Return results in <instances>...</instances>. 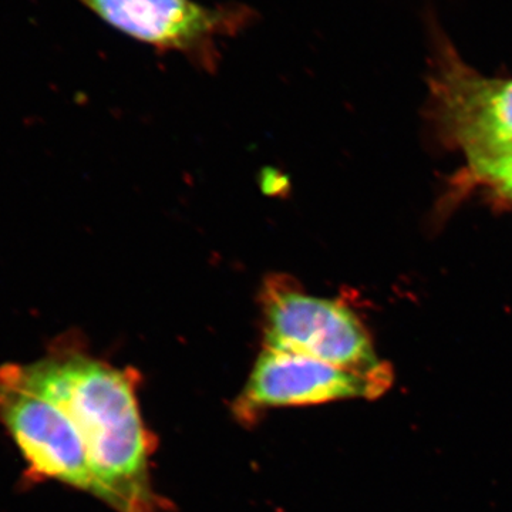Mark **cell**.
I'll return each instance as SVG.
<instances>
[{
    "instance_id": "obj_2",
    "label": "cell",
    "mask_w": 512,
    "mask_h": 512,
    "mask_svg": "<svg viewBox=\"0 0 512 512\" xmlns=\"http://www.w3.org/2000/svg\"><path fill=\"white\" fill-rule=\"evenodd\" d=\"M264 349L293 353L369 376H392L362 323L342 303L272 279L262 295Z\"/></svg>"
},
{
    "instance_id": "obj_8",
    "label": "cell",
    "mask_w": 512,
    "mask_h": 512,
    "mask_svg": "<svg viewBox=\"0 0 512 512\" xmlns=\"http://www.w3.org/2000/svg\"><path fill=\"white\" fill-rule=\"evenodd\" d=\"M501 192H504L505 195H508V197L512 198V184L507 185V187H504Z\"/></svg>"
},
{
    "instance_id": "obj_5",
    "label": "cell",
    "mask_w": 512,
    "mask_h": 512,
    "mask_svg": "<svg viewBox=\"0 0 512 512\" xmlns=\"http://www.w3.org/2000/svg\"><path fill=\"white\" fill-rule=\"evenodd\" d=\"M392 376H369L311 357L262 350L247 386L235 404L242 421L262 410L345 399H375L386 392Z\"/></svg>"
},
{
    "instance_id": "obj_6",
    "label": "cell",
    "mask_w": 512,
    "mask_h": 512,
    "mask_svg": "<svg viewBox=\"0 0 512 512\" xmlns=\"http://www.w3.org/2000/svg\"><path fill=\"white\" fill-rule=\"evenodd\" d=\"M433 87L467 157L512 140V79L481 76L441 39Z\"/></svg>"
},
{
    "instance_id": "obj_7",
    "label": "cell",
    "mask_w": 512,
    "mask_h": 512,
    "mask_svg": "<svg viewBox=\"0 0 512 512\" xmlns=\"http://www.w3.org/2000/svg\"><path fill=\"white\" fill-rule=\"evenodd\" d=\"M477 174L503 190L512 184V140L468 157Z\"/></svg>"
},
{
    "instance_id": "obj_4",
    "label": "cell",
    "mask_w": 512,
    "mask_h": 512,
    "mask_svg": "<svg viewBox=\"0 0 512 512\" xmlns=\"http://www.w3.org/2000/svg\"><path fill=\"white\" fill-rule=\"evenodd\" d=\"M0 424L28 463L30 480H56L96 495L76 426L56 403L23 384L13 363L0 366Z\"/></svg>"
},
{
    "instance_id": "obj_3",
    "label": "cell",
    "mask_w": 512,
    "mask_h": 512,
    "mask_svg": "<svg viewBox=\"0 0 512 512\" xmlns=\"http://www.w3.org/2000/svg\"><path fill=\"white\" fill-rule=\"evenodd\" d=\"M101 22L160 52H180L205 64L218 40L235 36L258 19L244 3L202 5L197 0H77Z\"/></svg>"
},
{
    "instance_id": "obj_1",
    "label": "cell",
    "mask_w": 512,
    "mask_h": 512,
    "mask_svg": "<svg viewBox=\"0 0 512 512\" xmlns=\"http://www.w3.org/2000/svg\"><path fill=\"white\" fill-rule=\"evenodd\" d=\"M13 369L76 426L96 478V497L117 512L164 511L150 483L154 441L138 409L136 375L96 359L70 339L56 342L36 362L13 363Z\"/></svg>"
}]
</instances>
